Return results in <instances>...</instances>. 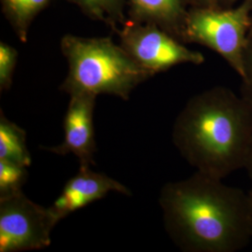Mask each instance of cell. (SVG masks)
Masks as SVG:
<instances>
[{
	"instance_id": "cell-1",
	"label": "cell",
	"mask_w": 252,
	"mask_h": 252,
	"mask_svg": "<svg viewBox=\"0 0 252 252\" xmlns=\"http://www.w3.org/2000/svg\"><path fill=\"white\" fill-rule=\"evenodd\" d=\"M196 171L162 186L159 204L167 234L184 252H236L252 239L249 192Z\"/></svg>"
},
{
	"instance_id": "cell-3",
	"label": "cell",
	"mask_w": 252,
	"mask_h": 252,
	"mask_svg": "<svg viewBox=\"0 0 252 252\" xmlns=\"http://www.w3.org/2000/svg\"><path fill=\"white\" fill-rule=\"evenodd\" d=\"M61 50L68 63L61 90L69 95L110 94L128 100L139 84L153 77L110 37L65 35Z\"/></svg>"
},
{
	"instance_id": "cell-20",
	"label": "cell",
	"mask_w": 252,
	"mask_h": 252,
	"mask_svg": "<svg viewBox=\"0 0 252 252\" xmlns=\"http://www.w3.org/2000/svg\"><path fill=\"white\" fill-rule=\"evenodd\" d=\"M252 28H251V30H252ZM251 30H250V31H251Z\"/></svg>"
},
{
	"instance_id": "cell-5",
	"label": "cell",
	"mask_w": 252,
	"mask_h": 252,
	"mask_svg": "<svg viewBox=\"0 0 252 252\" xmlns=\"http://www.w3.org/2000/svg\"><path fill=\"white\" fill-rule=\"evenodd\" d=\"M57 223L50 207L37 205L22 190L0 196V252L48 248Z\"/></svg>"
},
{
	"instance_id": "cell-4",
	"label": "cell",
	"mask_w": 252,
	"mask_h": 252,
	"mask_svg": "<svg viewBox=\"0 0 252 252\" xmlns=\"http://www.w3.org/2000/svg\"><path fill=\"white\" fill-rule=\"evenodd\" d=\"M252 26V0L236 8H198L188 10L180 40L198 43L220 55L241 77L243 53Z\"/></svg>"
},
{
	"instance_id": "cell-8",
	"label": "cell",
	"mask_w": 252,
	"mask_h": 252,
	"mask_svg": "<svg viewBox=\"0 0 252 252\" xmlns=\"http://www.w3.org/2000/svg\"><path fill=\"white\" fill-rule=\"evenodd\" d=\"M114 191L132 195L131 190L103 173L93 171L91 167L80 166V170L63 186L62 193L50 207L58 222L73 212L104 198Z\"/></svg>"
},
{
	"instance_id": "cell-12",
	"label": "cell",
	"mask_w": 252,
	"mask_h": 252,
	"mask_svg": "<svg viewBox=\"0 0 252 252\" xmlns=\"http://www.w3.org/2000/svg\"><path fill=\"white\" fill-rule=\"evenodd\" d=\"M81 8L92 19L101 21L112 27L114 31L118 25L126 24L125 7L126 0H69Z\"/></svg>"
},
{
	"instance_id": "cell-15",
	"label": "cell",
	"mask_w": 252,
	"mask_h": 252,
	"mask_svg": "<svg viewBox=\"0 0 252 252\" xmlns=\"http://www.w3.org/2000/svg\"><path fill=\"white\" fill-rule=\"evenodd\" d=\"M240 95L252 105V29L250 31L243 53V72Z\"/></svg>"
},
{
	"instance_id": "cell-7",
	"label": "cell",
	"mask_w": 252,
	"mask_h": 252,
	"mask_svg": "<svg viewBox=\"0 0 252 252\" xmlns=\"http://www.w3.org/2000/svg\"><path fill=\"white\" fill-rule=\"evenodd\" d=\"M96 97L89 94H71L63 118V142L42 149L58 155L74 154L80 166L91 167L94 164L96 143L94 112Z\"/></svg>"
},
{
	"instance_id": "cell-18",
	"label": "cell",
	"mask_w": 252,
	"mask_h": 252,
	"mask_svg": "<svg viewBox=\"0 0 252 252\" xmlns=\"http://www.w3.org/2000/svg\"><path fill=\"white\" fill-rule=\"evenodd\" d=\"M236 1L238 0H217L218 6L220 8H230Z\"/></svg>"
},
{
	"instance_id": "cell-16",
	"label": "cell",
	"mask_w": 252,
	"mask_h": 252,
	"mask_svg": "<svg viewBox=\"0 0 252 252\" xmlns=\"http://www.w3.org/2000/svg\"><path fill=\"white\" fill-rule=\"evenodd\" d=\"M193 7L198 8H218L217 0H189ZM220 8V7H219Z\"/></svg>"
},
{
	"instance_id": "cell-19",
	"label": "cell",
	"mask_w": 252,
	"mask_h": 252,
	"mask_svg": "<svg viewBox=\"0 0 252 252\" xmlns=\"http://www.w3.org/2000/svg\"><path fill=\"white\" fill-rule=\"evenodd\" d=\"M249 196H250V202H251V210H252V189L249 191Z\"/></svg>"
},
{
	"instance_id": "cell-9",
	"label": "cell",
	"mask_w": 252,
	"mask_h": 252,
	"mask_svg": "<svg viewBox=\"0 0 252 252\" xmlns=\"http://www.w3.org/2000/svg\"><path fill=\"white\" fill-rule=\"evenodd\" d=\"M131 21L151 24L180 39L188 0H128Z\"/></svg>"
},
{
	"instance_id": "cell-11",
	"label": "cell",
	"mask_w": 252,
	"mask_h": 252,
	"mask_svg": "<svg viewBox=\"0 0 252 252\" xmlns=\"http://www.w3.org/2000/svg\"><path fill=\"white\" fill-rule=\"evenodd\" d=\"M51 0H1L2 10L16 36L27 42L29 28Z\"/></svg>"
},
{
	"instance_id": "cell-10",
	"label": "cell",
	"mask_w": 252,
	"mask_h": 252,
	"mask_svg": "<svg viewBox=\"0 0 252 252\" xmlns=\"http://www.w3.org/2000/svg\"><path fill=\"white\" fill-rule=\"evenodd\" d=\"M0 159L28 167L32 159L27 149V133L20 126L9 121L0 111Z\"/></svg>"
},
{
	"instance_id": "cell-6",
	"label": "cell",
	"mask_w": 252,
	"mask_h": 252,
	"mask_svg": "<svg viewBox=\"0 0 252 252\" xmlns=\"http://www.w3.org/2000/svg\"><path fill=\"white\" fill-rule=\"evenodd\" d=\"M115 32L123 48L153 76L181 63L205 62L203 54L187 48L180 39L155 25L130 21Z\"/></svg>"
},
{
	"instance_id": "cell-13",
	"label": "cell",
	"mask_w": 252,
	"mask_h": 252,
	"mask_svg": "<svg viewBox=\"0 0 252 252\" xmlns=\"http://www.w3.org/2000/svg\"><path fill=\"white\" fill-rule=\"evenodd\" d=\"M27 167L0 159V196L22 190L27 182Z\"/></svg>"
},
{
	"instance_id": "cell-2",
	"label": "cell",
	"mask_w": 252,
	"mask_h": 252,
	"mask_svg": "<svg viewBox=\"0 0 252 252\" xmlns=\"http://www.w3.org/2000/svg\"><path fill=\"white\" fill-rule=\"evenodd\" d=\"M172 140L196 171L223 180L245 166L252 143V105L227 87L204 91L176 118Z\"/></svg>"
},
{
	"instance_id": "cell-14",
	"label": "cell",
	"mask_w": 252,
	"mask_h": 252,
	"mask_svg": "<svg viewBox=\"0 0 252 252\" xmlns=\"http://www.w3.org/2000/svg\"><path fill=\"white\" fill-rule=\"evenodd\" d=\"M18 52L6 42H0V91L9 90L18 60Z\"/></svg>"
},
{
	"instance_id": "cell-17",
	"label": "cell",
	"mask_w": 252,
	"mask_h": 252,
	"mask_svg": "<svg viewBox=\"0 0 252 252\" xmlns=\"http://www.w3.org/2000/svg\"><path fill=\"white\" fill-rule=\"evenodd\" d=\"M244 168L248 172L249 178H250V180H251L252 183V143L251 148H250L249 153H248L247 160H246V163H245Z\"/></svg>"
}]
</instances>
